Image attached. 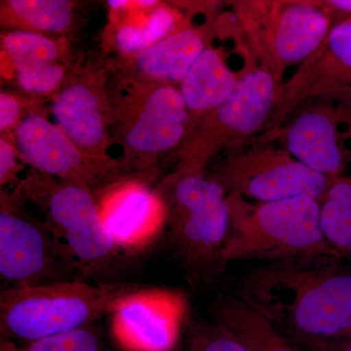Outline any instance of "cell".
Returning <instances> with one entry per match:
<instances>
[{"label": "cell", "mask_w": 351, "mask_h": 351, "mask_svg": "<svg viewBox=\"0 0 351 351\" xmlns=\"http://www.w3.org/2000/svg\"><path fill=\"white\" fill-rule=\"evenodd\" d=\"M329 29V17L317 6L287 4L272 23L270 48L281 63H299L313 54L326 40L331 31Z\"/></svg>", "instance_id": "2e32d148"}, {"label": "cell", "mask_w": 351, "mask_h": 351, "mask_svg": "<svg viewBox=\"0 0 351 351\" xmlns=\"http://www.w3.org/2000/svg\"><path fill=\"white\" fill-rule=\"evenodd\" d=\"M115 90L108 88L110 137L126 175H141L184 140L191 115L176 85L123 75Z\"/></svg>", "instance_id": "3957f363"}, {"label": "cell", "mask_w": 351, "mask_h": 351, "mask_svg": "<svg viewBox=\"0 0 351 351\" xmlns=\"http://www.w3.org/2000/svg\"><path fill=\"white\" fill-rule=\"evenodd\" d=\"M189 345L193 351H250L234 335L217 322L193 326Z\"/></svg>", "instance_id": "484cf974"}, {"label": "cell", "mask_w": 351, "mask_h": 351, "mask_svg": "<svg viewBox=\"0 0 351 351\" xmlns=\"http://www.w3.org/2000/svg\"><path fill=\"white\" fill-rule=\"evenodd\" d=\"M350 20L351 21V18H350Z\"/></svg>", "instance_id": "d6a6232c"}, {"label": "cell", "mask_w": 351, "mask_h": 351, "mask_svg": "<svg viewBox=\"0 0 351 351\" xmlns=\"http://www.w3.org/2000/svg\"><path fill=\"white\" fill-rule=\"evenodd\" d=\"M215 322L234 335L250 351H304L240 299L219 302Z\"/></svg>", "instance_id": "d6986e66"}, {"label": "cell", "mask_w": 351, "mask_h": 351, "mask_svg": "<svg viewBox=\"0 0 351 351\" xmlns=\"http://www.w3.org/2000/svg\"><path fill=\"white\" fill-rule=\"evenodd\" d=\"M205 48L198 29L182 27L152 47L127 58L128 64L123 75L147 82L180 84Z\"/></svg>", "instance_id": "9a60e30c"}, {"label": "cell", "mask_w": 351, "mask_h": 351, "mask_svg": "<svg viewBox=\"0 0 351 351\" xmlns=\"http://www.w3.org/2000/svg\"><path fill=\"white\" fill-rule=\"evenodd\" d=\"M297 346L304 351H351V337L331 341H306Z\"/></svg>", "instance_id": "f1b7e54d"}, {"label": "cell", "mask_w": 351, "mask_h": 351, "mask_svg": "<svg viewBox=\"0 0 351 351\" xmlns=\"http://www.w3.org/2000/svg\"><path fill=\"white\" fill-rule=\"evenodd\" d=\"M346 108L341 117L332 113L309 112L300 115L287 133V147L291 156L307 167L327 177H339L348 161L338 121L348 114Z\"/></svg>", "instance_id": "4fadbf2b"}, {"label": "cell", "mask_w": 351, "mask_h": 351, "mask_svg": "<svg viewBox=\"0 0 351 351\" xmlns=\"http://www.w3.org/2000/svg\"><path fill=\"white\" fill-rule=\"evenodd\" d=\"M13 143L32 170L83 184L94 193L127 177L119 160L85 154L54 121L38 112H27L13 131Z\"/></svg>", "instance_id": "ba28073f"}, {"label": "cell", "mask_w": 351, "mask_h": 351, "mask_svg": "<svg viewBox=\"0 0 351 351\" xmlns=\"http://www.w3.org/2000/svg\"><path fill=\"white\" fill-rule=\"evenodd\" d=\"M20 346L15 341L1 338L0 343V351H19Z\"/></svg>", "instance_id": "4dcf8cb0"}, {"label": "cell", "mask_w": 351, "mask_h": 351, "mask_svg": "<svg viewBox=\"0 0 351 351\" xmlns=\"http://www.w3.org/2000/svg\"><path fill=\"white\" fill-rule=\"evenodd\" d=\"M327 54L323 66L325 86L343 107L351 108V21L332 27L326 39Z\"/></svg>", "instance_id": "603a6c76"}, {"label": "cell", "mask_w": 351, "mask_h": 351, "mask_svg": "<svg viewBox=\"0 0 351 351\" xmlns=\"http://www.w3.org/2000/svg\"><path fill=\"white\" fill-rule=\"evenodd\" d=\"M25 104L17 95L10 92H0V131L6 135L15 130L21 120L24 119Z\"/></svg>", "instance_id": "4316f807"}, {"label": "cell", "mask_w": 351, "mask_h": 351, "mask_svg": "<svg viewBox=\"0 0 351 351\" xmlns=\"http://www.w3.org/2000/svg\"><path fill=\"white\" fill-rule=\"evenodd\" d=\"M21 156L12 138L6 135L0 138V186L1 188L12 184L18 180L20 171Z\"/></svg>", "instance_id": "83f0119b"}, {"label": "cell", "mask_w": 351, "mask_h": 351, "mask_svg": "<svg viewBox=\"0 0 351 351\" xmlns=\"http://www.w3.org/2000/svg\"><path fill=\"white\" fill-rule=\"evenodd\" d=\"M239 80L223 55L215 48L206 47L191 64L179 89L191 115H203L219 108Z\"/></svg>", "instance_id": "ac0fdd59"}, {"label": "cell", "mask_w": 351, "mask_h": 351, "mask_svg": "<svg viewBox=\"0 0 351 351\" xmlns=\"http://www.w3.org/2000/svg\"><path fill=\"white\" fill-rule=\"evenodd\" d=\"M329 4L339 11L351 13V0H332Z\"/></svg>", "instance_id": "f546056e"}, {"label": "cell", "mask_w": 351, "mask_h": 351, "mask_svg": "<svg viewBox=\"0 0 351 351\" xmlns=\"http://www.w3.org/2000/svg\"><path fill=\"white\" fill-rule=\"evenodd\" d=\"M214 179L226 193H237L256 202H274L301 196L320 201L332 180L285 157L234 163Z\"/></svg>", "instance_id": "7c38bea8"}, {"label": "cell", "mask_w": 351, "mask_h": 351, "mask_svg": "<svg viewBox=\"0 0 351 351\" xmlns=\"http://www.w3.org/2000/svg\"><path fill=\"white\" fill-rule=\"evenodd\" d=\"M71 73L68 66L60 62L21 66L11 71L10 75L25 93L47 96L56 94L68 82Z\"/></svg>", "instance_id": "cb8c5ba5"}, {"label": "cell", "mask_w": 351, "mask_h": 351, "mask_svg": "<svg viewBox=\"0 0 351 351\" xmlns=\"http://www.w3.org/2000/svg\"><path fill=\"white\" fill-rule=\"evenodd\" d=\"M19 351H110L95 324L20 346Z\"/></svg>", "instance_id": "d4e9b609"}, {"label": "cell", "mask_w": 351, "mask_h": 351, "mask_svg": "<svg viewBox=\"0 0 351 351\" xmlns=\"http://www.w3.org/2000/svg\"><path fill=\"white\" fill-rule=\"evenodd\" d=\"M228 195L230 221L223 265L242 260L270 263L318 257L343 260L321 230L319 200L301 196L253 204L237 193Z\"/></svg>", "instance_id": "7a4b0ae2"}, {"label": "cell", "mask_w": 351, "mask_h": 351, "mask_svg": "<svg viewBox=\"0 0 351 351\" xmlns=\"http://www.w3.org/2000/svg\"><path fill=\"white\" fill-rule=\"evenodd\" d=\"M113 45L125 58L135 56L179 31V14L165 4L141 8L130 1L124 10L112 11Z\"/></svg>", "instance_id": "e0dca14e"}, {"label": "cell", "mask_w": 351, "mask_h": 351, "mask_svg": "<svg viewBox=\"0 0 351 351\" xmlns=\"http://www.w3.org/2000/svg\"><path fill=\"white\" fill-rule=\"evenodd\" d=\"M239 295L295 345L351 337V267L343 260L274 263L249 274Z\"/></svg>", "instance_id": "6da1fadb"}, {"label": "cell", "mask_w": 351, "mask_h": 351, "mask_svg": "<svg viewBox=\"0 0 351 351\" xmlns=\"http://www.w3.org/2000/svg\"><path fill=\"white\" fill-rule=\"evenodd\" d=\"M188 311V300L180 291L138 286L122 295L110 313L113 341L122 351H173Z\"/></svg>", "instance_id": "9c48e42d"}, {"label": "cell", "mask_w": 351, "mask_h": 351, "mask_svg": "<svg viewBox=\"0 0 351 351\" xmlns=\"http://www.w3.org/2000/svg\"><path fill=\"white\" fill-rule=\"evenodd\" d=\"M106 73L84 69L71 73L68 82L53 95L54 123L82 151L104 159H112L108 149L110 105Z\"/></svg>", "instance_id": "8fae6325"}, {"label": "cell", "mask_w": 351, "mask_h": 351, "mask_svg": "<svg viewBox=\"0 0 351 351\" xmlns=\"http://www.w3.org/2000/svg\"><path fill=\"white\" fill-rule=\"evenodd\" d=\"M104 225L121 253H142L156 243L169 219L167 203L145 179L127 176L95 193Z\"/></svg>", "instance_id": "30bf717a"}, {"label": "cell", "mask_w": 351, "mask_h": 351, "mask_svg": "<svg viewBox=\"0 0 351 351\" xmlns=\"http://www.w3.org/2000/svg\"><path fill=\"white\" fill-rule=\"evenodd\" d=\"M319 202L325 239L339 257L351 263V177L334 178Z\"/></svg>", "instance_id": "44dd1931"}, {"label": "cell", "mask_w": 351, "mask_h": 351, "mask_svg": "<svg viewBox=\"0 0 351 351\" xmlns=\"http://www.w3.org/2000/svg\"><path fill=\"white\" fill-rule=\"evenodd\" d=\"M157 189L167 203L170 242L182 262L198 274L223 269L230 221L225 188L201 172H180Z\"/></svg>", "instance_id": "8992f818"}, {"label": "cell", "mask_w": 351, "mask_h": 351, "mask_svg": "<svg viewBox=\"0 0 351 351\" xmlns=\"http://www.w3.org/2000/svg\"><path fill=\"white\" fill-rule=\"evenodd\" d=\"M136 287L73 280L6 288L0 295L1 338L25 345L95 324L110 315L120 298Z\"/></svg>", "instance_id": "277c9868"}, {"label": "cell", "mask_w": 351, "mask_h": 351, "mask_svg": "<svg viewBox=\"0 0 351 351\" xmlns=\"http://www.w3.org/2000/svg\"><path fill=\"white\" fill-rule=\"evenodd\" d=\"M184 351H193V350H191V348H189V350H184Z\"/></svg>", "instance_id": "1f68e13d"}, {"label": "cell", "mask_w": 351, "mask_h": 351, "mask_svg": "<svg viewBox=\"0 0 351 351\" xmlns=\"http://www.w3.org/2000/svg\"><path fill=\"white\" fill-rule=\"evenodd\" d=\"M0 198V277L8 288L77 280L75 261L50 226L27 213L14 191Z\"/></svg>", "instance_id": "52a82bcc"}, {"label": "cell", "mask_w": 351, "mask_h": 351, "mask_svg": "<svg viewBox=\"0 0 351 351\" xmlns=\"http://www.w3.org/2000/svg\"><path fill=\"white\" fill-rule=\"evenodd\" d=\"M276 96V80L269 71H249L239 78L230 96L211 112L213 126L223 137L253 135L269 117Z\"/></svg>", "instance_id": "5bb4252c"}, {"label": "cell", "mask_w": 351, "mask_h": 351, "mask_svg": "<svg viewBox=\"0 0 351 351\" xmlns=\"http://www.w3.org/2000/svg\"><path fill=\"white\" fill-rule=\"evenodd\" d=\"M14 193L43 214L80 274L97 276L112 269L121 252L104 225L93 191L32 170Z\"/></svg>", "instance_id": "5b68a950"}, {"label": "cell", "mask_w": 351, "mask_h": 351, "mask_svg": "<svg viewBox=\"0 0 351 351\" xmlns=\"http://www.w3.org/2000/svg\"><path fill=\"white\" fill-rule=\"evenodd\" d=\"M66 53V41L38 32L9 31L1 36L2 63L9 73L24 66L60 63Z\"/></svg>", "instance_id": "7402d4cb"}, {"label": "cell", "mask_w": 351, "mask_h": 351, "mask_svg": "<svg viewBox=\"0 0 351 351\" xmlns=\"http://www.w3.org/2000/svg\"><path fill=\"white\" fill-rule=\"evenodd\" d=\"M0 19L11 31L62 36L75 27V4L68 0H7L1 1Z\"/></svg>", "instance_id": "ffe728a7"}]
</instances>
